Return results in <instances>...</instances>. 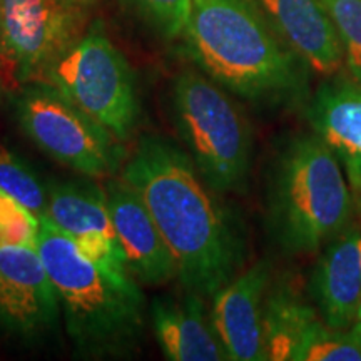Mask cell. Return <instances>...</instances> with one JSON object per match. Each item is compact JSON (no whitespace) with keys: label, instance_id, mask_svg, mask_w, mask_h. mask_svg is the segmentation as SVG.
Here are the masks:
<instances>
[{"label":"cell","instance_id":"1","mask_svg":"<svg viewBox=\"0 0 361 361\" xmlns=\"http://www.w3.org/2000/svg\"><path fill=\"white\" fill-rule=\"evenodd\" d=\"M121 178L154 218L183 290L209 298L236 276L246 259L241 224L186 151L162 135H142Z\"/></svg>","mask_w":361,"mask_h":361},{"label":"cell","instance_id":"2","mask_svg":"<svg viewBox=\"0 0 361 361\" xmlns=\"http://www.w3.org/2000/svg\"><path fill=\"white\" fill-rule=\"evenodd\" d=\"M207 78L252 102L295 101L301 87L295 52L271 25L258 0H192L183 34Z\"/></svg>","mask_w":361,"mask_h":361},{"label":"cell","instance_id":"3","mask_svg":"<svg viewBox=\"0 0 361 361\" xmlns=\"http://www.w3.org/2000/svg\"><path fill=\"white\" fill-rule=\"evenodd\" d=\"M56 286L62 322L79 358H129L146 331L144 295L133 276L94 263L47 216L35 243Z\"/></svg>","mask_w":361,"mask_h":361},{"label":"cell","instance_id":"4","mask_svg":"<svg viewBox=\"0 0 361 361\" xmlns=\"http://www.w3.org/2000/svg\"><path fill=\"white\" fill-rule=\"evenodd\" d=\"M353 213L345 171L326 142L314 133L284 142L266 189V224L279 250L313 255L351 226Z\"/></svg>","mask_w":361,"mask_h":361},{"label":"cell","instance_id":"5","mask_svg":"<svg viewBox=\"0 0 361 361\" xmlns=\"http://www.w3.org/2000/svg\"><path fill=\"white\" fill-rule=\"evenodd\" d=\"M173 119L202 179L216 192H241L251 171L252 137L245 114L228 90L197 71L173 84Z\"/></svg>","mask_w":361,"mask_h":361},{"label":"cell","instance_id":"6","mask_svg":"<svg viewBox=\"0 0 361 361\" xmlns=\"http://www.w3.org/2000/svg\"><path fill=\"white\" fill-rule=\"evenodd\" d=\"M45 82L126 141L139 119L134 72L128 59L96 22L47 71Z\"/></svg>","mask_w":361,"mask_h":361},{"label":"cell","instance_id":"7","mask_svg":"<svg viewBox=\"0 0 361 361\" xmlns=\"http://www.w3.org/2000/svg\"><path fill=\"white\" fill-rule=\"evenodd\" d=\"M16 99L20 129L40 151L89 179L124 164L123 141L45 80L24 84Z\"/></svg>","mask_w":361,"mask_h":361},{"label":"cell","instance_id":"8","mask_svg":"<svg viewBox=\"0 0 361 361\" xmlns=\"http://www.w3.org/2000/svg\"><path fill=\"white\" fill-rule=\"evenodd\" d=\"M85 19L62 0H0V35L13 79L42 80L82 35Z\"/></svg>","mask_w":361,"mask_h":361},{"label":"cell","instance_id":"9","mask_svg":"<svg viewBox=\"0 0 361 361\" xmlns=\"http://www.w3.org/2000/svg\"><path fill=\"white\" fill-rule=\"evenodd\" d=\"M266 355L273 361H361V336L324 323L291 286L269 288L264 308Z\"/></svg>","mask_w":361,"mask_h":361},{"label":"cell","instance_id":"10","mask_svg":"<svg viewBox=\"0 0 361 361\" xmlns=\"http://www.w3.org/2000/svg\"><path fill=\"white\" fill-rule=\"evenodd\" d=\"M61 303L47 268L34 246H0V331L39 345L57 335Z\"/></svg>","mask_w":361,"mask_h":361},{"label":"cell","instance_id":"11","mask_svg":"<svg viewBox=\"0 0 361 361\" xmlns=\"http://www.w3.org/2000/svg\"><path fill=\"white\" fill-rule=\"evenodd\" d=\"M47 216L84 256L119 276H130L126 266L106 189L90 180L54 183L49 186Z\"/></svg>","mask_w":361,"mask_h":361},{"label":"cell","instance_id":"12","mask_svg":"<svg viewBox=\"0 0 361 361\" xmlns=\"http://www.w3.org/2000/svg\"><path fill=\"white\" fill-rule=\"evenodd\" d=\"M271 288L269 261L234 276L213 296L211 318L229 360L266 361L264 308Z\"/></svg>","mask_w":361,"mask_h":361},{"label":"cell","instance_id":"13","mask_svg":"<svg viewBox=\"0 0 361 361\" xmlns=\"http://www.w3.org/2000/svg\"><path fill=\"white\" fill-rule=\"evenodd\" d=\"M104 189L130 276L147 286L178 279L173 252L137 192L123 178L109 179Z\"/></svg>","mask_w":361,"mask_h":361},{"label":"cell","instance_id":"14","mask_svg":"<svg viewBox=\"0 0 361 361\" xmlns=\"http://www.w3.org/2000/svg\"><path fill=\"white\" fill-rule=\"evenodd\" d=\"M313 133L340 161L361 218V84L335 79L319 85L308 107Z\"/></svg>","mask_w":361,"mask_h":361},{"label":"cell","instance_id":"15","mask_svg":"<svg viewBox=\"0 0 361 361\" xmlns=\"http://www.w3.org/2000/svg\"><path fill=\"white\" fill-rule=\"evenodd\" d=\"M310 295L324 323L350 329L361 306V229L348 226L323 247L310 279Z\"/></svg>","mask_w":361,"mask_h":361},{"label":"cell","instance_id":"16","mask_svg":"<svg viewBox=\"0 0 361 361\" xmlns=\"http://www.w3.org/2000/svg\"><path fill=\"white\" fill-rule=\"evenodd\" d=\"M288 47L323 75H335L345 62L341 40L323 0H258Z\"/></svg>","mask_w":361,"mask_h":361},{"label":"cell","instance_id":"17","mask_svg":"<svg viewBox=\"0 0 361 361\" xmlns=\"http://www.w3.org/2000/svg\"><path fill=\"white\" fill-rule=\"evenodd\" d=\"M180 298L157 296L151 303V323L162 355L171 361L229 360L207 313L204 296L186 291Z\"/></svg>","mask_w":361,"mask_h":361},{"label":"cell","instance_id":"18","mask_svg":"<svg viewBox=\"0 0 361 361\" xmlns=\"http://www.w3.org/2000/svg\"><path fill=\"white\" fill-rule=\"evenodd\" d=\"M0 189L24 204L35 216L47 214L49 188L16 152L0 144Z\"/></svg>","mask_w":361,"mask_h":361},{"label":"cell","instance_id":"19","mask_svg":"<svg viewBox=\"0 0 361 361\" xmlns=\"http://www.w3.org/2000/svg\"><path fill=\"white\" fill-rule=\"evenodd\" d=\"M341 40L345 62L361 84V0H323Z\"/></svg>","mask_w":361,"mask_h":361},{"label":"cell","instance_id":"20","mask_svg":"<svg viewBox=\"0 0 361 361\" xmlns=\"http://www.w3.org/2000/svg\"><path fill=\"white\" fill-rule=\"evenodd\" d=\"M40 218L0 189V246H34Z\"/></svg>","mask_w":361,"mask_h":361},{"label":"cell","instance_id":"21","mask_svg":"<svg viewBox=\"0 0 361 361\" xmlns=\"http://www.w3.org/2000/svg\"><path fill=\"white\" fill-rule=\"evenodd\" d=\"M130 4L164 39L183 37L192 0H130Z\"/></svg>","mask_w":361,"mask_h":361},{"label":"cell","instance_id":"22","mask_svg":"<svg viewBox=\"0 0 361 361\" xmlns=\"http://www.w3.org/2000/svg\"><path fill=\"white\" fill-rule=\"evenodd\" d=\"M62 2L66 4V6H69L72 11L82 13V16H87L90 8H92L99 0H62Z\"/></svg>","mask_w":361,"mask_h":361},{"label":"cell","instance_id":"23","mask_svg":"<svg viewBox=\"0 0 361 361\" xmlns=\"http://www.w3.org/2000/svg\"><path fill=\"white\" fill-rule=\"evenodd\" d=\"M6 74L8 75V78H13L11 62H8L6 49H4V44H2V35H0V75H2V79Z\"/></svg>","mask_w":361,"mask_h":361},{"label":"cell","instance_id":"24","mask_svg":"<svg viewBox=\"0 0 361 361\" xmlns=\"http://www.w3.org/2000/svg\"><path fill=\"white\" fill-rule=\"evenodd\" d=\"M353 328L358 331V335L361 336V306H360V311H358V316H356V322L353 324Z\"/></svg>","mask_w":361,"mask_h":361},{"label":"cell","instance_id":"25","mask_svg":"<svg viewBox=\"0 0 361 361\" xmlns=\"http://www.w3.org/2000/svg\"><path fill=\"white\" fill-rule=\"evenodd\" d=\"M2 89H4V79L2 75H0V94H2Z\"/></svg>","mask_w":361,"mask_h":361}]
</instances>
